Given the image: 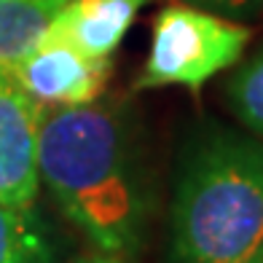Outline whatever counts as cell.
Listing matches in <instances>:
<instances>
[{"instance_id": "6da1fadb", "label": "cell", "mask_w": 263, "mask_h": 263, "mask_svg": "<svg viewBox=\"0 0 263 263\" xmlns=\"http://www.w3.org/2000/svg\"><path fill=\"white\" fill-rule=\"evenodd\" d=\"M38 172L54 204L97 253L126 258L145 245L151 183L116 107L91 102L46 113Z\"/></svg>"}, {"instance_id": "7c38bea8", "label": "cell", "mask_w": 263, "mask_h": 263, "mask_svg": "<svg viewBox=\"0 0 263 263\" xmlns=\"http://www.w3.org/2000/svg\"><path fill=\"white\" fill-rule=\"evenodd\" d=\"M255 263H263V253H260V258H258V260H255Z\"/></svg>"}, {"instance_id": "52a82bcc", "label": "cell", "mask_w": 263, "mask_h": 263, "mask_svg": "<svg viewBox=\"0 0 263 263\" xmlns=\"http://www.w3.org/2000/svg\"><path fill=\"white\" fill-rule=\"evenodd\" d=\"M67 0H0V70L11 76L41 43Z\"/></svg>"}, {"instance_id": "7a4b0ae2", "label": "cell", "mask_w": 263, "mask_h": 263, "mask_svg": "<svg viewBox=\"0 0 263 263\" xmlns=\"http://www.w3.org/2000/svg\"><path fill=\"white\" fill-rule=\"evenodd\" d=\"M263 253V142L204 126L177 161L166 263H255Z\"/></svg>"}, {"instance_id": "ba28073f", "label": "cell", "mask_w": 263, "mask_h": 263, "mask_svg": "<svg viewBox=\"0 0 263 263\" xmlns=\"http://www.w3.org/2000/svg\"><path fill=\"white\" fill-rule=\"evenodd\" d=\"M0 263H54L49 239L32 210L0 201Z\"/></svg>"}, {"instance_id": "30bf717a", "label": "cell", "mask_w": 263, "mask_h": 263, "mask_svg": "<svg viewBox=\"0 0 263 263\" xmlns=\"http://www.w3.org/2000/svg\"><path fill=\"white\" fill-rule=\"evenodd\" d=\"M185 3H204L212 8H229V11H245L247 6H253L255 0H185Z\"/></svg>"}, {"instance_id": "3957f363", "label": "cell", "mask_w": 263, "mask_h": 263, "mask_svg": "<svg viewBox=\"0 0 263 263\" xmlns=\"http://www.w3.org/2000/svg\"><path fill=\"white\" fill-rule=\"evenodd\" d=\"M250 41V30L215 16L194 6H166L153 22L151 51L135 89L188 86L201 89L204 83L231 67L242 57Z\"/></svg>"}, {"instance_id": "8fae6325", "label": "cell", "mask_w": 263, "mask_h": 263, "mask_svg": "<svg viewBox=\"0 0 263 263\" xmlns=\"http://www.w3.org/2000/svg\"><path fill=\"white\" fill-rule=\"evenodd\" d=\"M76 263H126L124 258H116V255H105V253H94V255H86Z\"/></svg>"}, {"instance_id": "5b68a950", "label": "cell", "mask_w": 263, "mask_h": 263, "mask_svg": "<svg viewBox=\"0 0 263 263\" xmlns=\"http://www.w3.org/2000/svg\"><path fill=\"white\" fill-rule=\"evenodd\" d=\"M110 76V59H91L70 43L43 35L41 43L11 70L22 89L35 102L76 107L91 105L102 94Z\"/></svg>"}, {"instance_id": "9c48e42d", "label": "cell", "mask_w": 263, "mask_h": 263, "mask_svg": "<svg viewBox=\"0 0 263 263\" xmlns=\"http://www.w3.org/2000/svg\"><path fill=\"white\" fill-rule=\"evenodd\" d=\"M229 105L239 121L263 140V49L229 81Z\"/></svg>"}, {"instance_id": "8992f818", "label": "cell", "mask_w": 263, "mask_h": 263, "mask_svg": "<svg viewBox=\"0 0 263 263\" xmlns=\"http://www.w3.org/2000/svg\"><path fill=\"white\" fill-rule=\"evenodd\" d=\"M148 0H67L46 35L91 59H110Z\"/></svg>"}, {"instance_id": "277c9868", "label": "cell", "mask_w": 263, "mask_h": 263, "mask_svg": "<svg viewBox=\"0 0 263 263\" xmlns=\"http://www.w3.org/2000/svg\"><path fill=\"white\" fill-rule=\"evenodd\" d=\"M43 116V105L0 70V201L8 207H35L41 188L38 145Z\"/></svg>"}]
</instances>
